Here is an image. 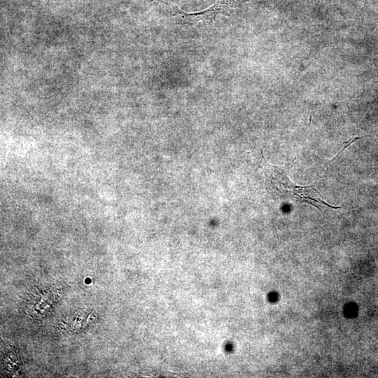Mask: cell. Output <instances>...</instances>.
<instances>
[{"instance_id": "1", "label": "cell", "mask_w": 378, "mask_h": 378, "mask_svg": "<svg viewBox=\"0 0 378 378\" xmlns=\"http://www.w3.org/2000/svg\"><path fill=\"white\" fill-rule=\"evenodd\" d=\"M265 185L267 190L281 199L313 205L320 209L321 205L340 209L328 204L320 197L314 185L301 186L293 183L282 169L266 163L264 167Z\"/></svg>"}, {"instance_id": "2", "label": "cell", "mask_w": 378, "mask_h": 378, "mask_svg": "<svg viewBox=\"0 0 378 378\" xmlns=\"http://www.w3.org/2000/svg\"><path fill=\"white\" fill-rule=\"evenodd\" d=\"M155 1L160 2L171 7L172 10V15L176 17L178 22L191 24L202 20H214L218 14L230 16L233 10L239 7L246 0H218L209 8L196 13H186L178 7L161 0H155Z\"/></svg>"}, {"instance_id": "3", "label": "cell", "mask_w": 378, "mask_h": 378, "mask_svg": "<svg viewBox=\"0 0 378 378\" xmlns=\"http://www.w3.org/2000/svg\"><path fill=\"white\" fill-rule=\"evenodd\" d=\"M362 137H355V138H351L350 139L349 141H347L346 142L344 143V146L342 148V150L337 154V155H339L340 153H341L346 148H347L350 144H351L353 142H354L355 141L360 139Z\"/></svg>"}]
</instances>
